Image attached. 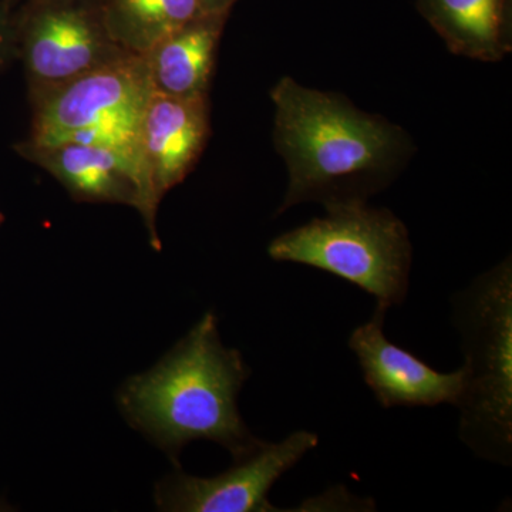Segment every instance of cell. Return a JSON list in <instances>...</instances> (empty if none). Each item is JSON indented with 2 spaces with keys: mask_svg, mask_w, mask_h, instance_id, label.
I'll return each instance as SVG.
<instances>
[{
  "mask_svg": "<svg viewBox=\"0 0 512 512\" xmlns=\"http://www.w3.org/2000/svg\"><path fill=\"white\" fill-rule=\"evenodd\" d=\"M276 150L289 184L278 214L319 201H366L392 180L409 153L402 128L356 109L338 94L284 77L271 92Z\"/></svg>",
  "mask_w": 512,
  "mask_h": 512,
  "instance_id": "cell-1",
  "label": "cell"
},
{
  "mask_svg": "<svg viewBox=\"0 0 512 512\" xmlns=\"http://www.w3.org/2000/svg\"><path fill=\"white\" fill-rule=\"evenodd\" d=\"M249 373L241 353L222 345L210 312L160 365L127 383L121 404L141 430L173 453L190 441L210 440L239 460L262 443L238 412V393Z\"/></svg>",
  "mask_w": 512,
  "mask_h": 512,
  "instance_id": "cell-2",
  "label": "cell"
},
{
  "mask_svg": "<svg viewBox=\"0 0 512 512\" xmlns=\"http://www.w3.org/2000/svg\"><path fill=\"white\" fill-rule=\"evenodd\" d=\"M453 318L466 363L458 403L460 440L491 463L512 460L511 258L474 279L453 299Z\"/></svg>",
  "mask_w": 512,
  "mask_h": 512,
  "instance_id": "cell-3",
  "label": "cell"
},
{
  "mask_svg": "<svg viewBox=\"0 0 512 512\" xmlns=\"http://www.w3.org/2000/svg\"><path fill=\"white\" fill-rule=\"evenodd\" d=\"M326 217L279 235L269 244L274 261L329 272L373 295L389 311L409 292L413 249L402 220L366 201L326 205Z\"/></svg>",
  "mask_w": 512,
  "mask_h": 512,
  "instance_id": "cell-4",
  "label": "cell"
},
{
  "mask_svg": "<svg viewBox=\"0 0 512 512\" xmlns=\"http://www.w3.org/2000/svg\"><path fill=\"white\" fill-rule=\"evenodd\" d=\"M153 92L146 57H120L33 101L32 130L25 141L114 148L143 165L141 120Z\"/></svg>",
  "mask_w": 512,
  "mask_h": 512,
  "instance_id": "cell-5",
  "label": "cell"
},
{
  "mask_svg": "<svg viewBox=\"0 0 512 512\" xmlns=\"http://www.w3.org/2000/svg\"><path fill=\"white\" fill-rule=\"evenodd\" d=\"M16 43L32 103L104 64L133 55L110 36L99 0H28L16 12Z\"/></svg>",
  "mask_w": 512,
  "mask_h": 512,
  "instance_id": "cell-6",
  "label": "cell"
},
{
  "mask_svg": "<svg viewBox=\"0 0 512 512\" xmlns=\"http://www.w3.org/2000/svg\"><path fill=\"white\" fill-rule=\"evenodd\" d=\"M318 443L315 433L299 430L279 443L262 441L261 446L239 458L235 467L220 476L177 474L161 487L158 507L177 512L278 511L269 503V491Z\"/></svg>",
  "mask_w": 512,
  "mask_h": 512,
  "instance_id": "cell-7",
  "label": "cell"
},
{
  "mask_svg": "<svg viewBox=\"0 0 512 512\" xmlns=\"http://www.w3.org/2000/svg\"><path fill=\"white\" fill-rule=\"evenodd\" d=\"M15 151L53 175L74 200L136 208L146 222L151 245L160 249L156 231L158 202L136 157L114 148L77 143L32 146L22 141L16 144Z\"/></svg>",
  "mask_w": 512,
  "mask_h": 512,
  "instance_id": "cell-8",
  "label": "cell"
},
{
  "mask_svg": "<svg viewBox=\"0 0 512 512\" xmlns=\"http://www.w3.org/2000/svg\"><path fill=\"white\" fill-rule=\"evenodd\" d=\"M387 309L376 306L372 319L357 326L349 338L363 377L377 402L390 407H434L458 403L466 392L463 367L454 373H441L394 345L384 335Z\"/></svg>",
  "mask_w": 512,
  "mask_h": 512,
  "instance_id": "cell-9",
  "label": "cell"
},
{
  "mask_svg": "<svg viewBox=\"0 0 512 512\" xmlns=\"http://www.w3.org/2000/svg\"><path fill=\"white\" fill-rule=\"evenodd\" d=\"M208 138V97L151 94L141 120L140 153L148 187L158 204L194 170Z\"/></svg>",
  "mask_w": 512,
  "mask_h": 512,
  "instance_id": "cell-10",
  "label": "cell"
},
{
  "mask_svg": "<svg viewBox=\"0 0 512 512\" xmlns=\"http://www.w3.org/2000/svg\"><path fill=\"white\" fill-rule=\"evenodd\" d=\"M227 13H212L165 37L147 53L151 86L167 96L208 97Z\"/></svg>",
  "mask_w": 512,
  "mask_h": 512,
  "instance_id": "cell-11",
  "label": "cell"
},
{
  "mask_svg": "<svg viewBox=\"0 0 512 512\" xmlns=\"http://www.w3.org/2000/svg\"><path fill=\"white\" fill-rule=\"evenodd\" d=\"M423 6L454 55L498 62L510 52L505 0H423Z\"/></svg>",
  "mask_w": 512,
  "mask_h": 512,
  "instance_id": "cell-12",
  "label": "cell"
},
{
  "mask_svg": "<svg viewBox=\"0 0 512 512\" xmlns=\"http://www.w3.org/2000/svg\"><path fill=\"white\" fill-rule=\"evenodd\" d=\"M101 18L117 45L146 56L165 37L200 19V0H99Z\"/></svg>",
  "mask_w": 512,
  "mask_h": 512,
  "instance_id": "cell-13",
  "label": "cell"
},
{
  "mask_svg": "<svg viewBox=\"0 0 512 512\" xmlns=\"http://www.w3.org/2000/svg\"><path fill=\"white\" fill-rule=\"evenodd\" d=\"M18 59L16 12L13 0H0V73Z\"/></svg>",
  "mask_w": 512,
  "mask_h": 512,
  "instance_id": "cell-14",
  "label": "cell"
},
{
  "mask_svg": "<svg viewBox=\"0 0 512 512\" xmlns=\"http://www.w3.org/2000/svg\"><path fill=\"white\" fill-rule=\"evenodd\" d=\"M234 2L235 0H200V5L204 13L212 15V13H228Z\"/></svg>",
  "mask_w": 512,
  "mask_h": 512,
  "instance_id": "cell-15",
  "label": "cell"
},
{
  "mask_svg": "<svg viewBox=\"0 0 512 512\" xmlns=\"http://www.w3.org/2000/svg\"><path fill=\"white\" fill-rule=\"evenodd\" d=\"M3 222H5V215H3L2 212H0V225H2Z\"/></svg>",
  "mask_w": 512,
  "mask_h": 512,
  "instance_id": "cell-16",
  "label": "cell"
}]
</instances>
